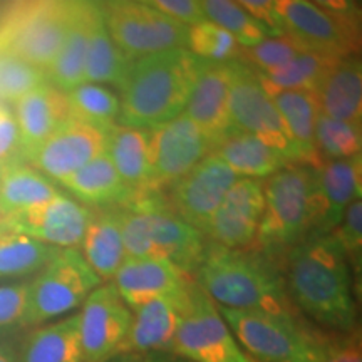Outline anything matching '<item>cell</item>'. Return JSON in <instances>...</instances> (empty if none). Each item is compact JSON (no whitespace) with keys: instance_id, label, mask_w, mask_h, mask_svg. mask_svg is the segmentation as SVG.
<instances>
[{"instance_id":"38","label":"cell","mask_w":362,"mask_h":362,"mask_svg":"<svg viewBox=\"0 0 362 362\" xmlns=\"http://www.w3.org/2000/svg\"><path fill=\"white\" fill-rule=\"evenodd\" d=\"M206 21L221 27L237 40L240 47H252L269 39L265 27L257 22L238 2L232 0H202Z\"/></svg>"},{"instance_id":"2","label":"cell","mask_w":362,"mask_h":362,"mask_svg":"<svg viewBox=\"0 0 362 362\" xmlns=\"http://www.w3.org/2000/svg\"><path fill=\"white\" fill-rule=\"evenodd\" d=\"M202 59L173 49L129 61L117 83V124L153 129L181 116L197 83Z\"/></svg>"},{"instance_id":"41","label":"cell","mask_w":362,"mask_h":362,"mask_svg":"<svg viewBox=\"0 0 362 362\" xmlns=\"http://www.w3.org/2000/svg\"><path fill=\"white\" fill-rule=\"evenodd\" d=\"M302 52L307 51L296 39L284 34L280 37H269L262 40L260 44L252 45V47H240L237 61L262 74V72L279 69V67L291 62L293 57H297Z\"/></svg>"},{"instance_id":"44","label":"cell","mask_w":362,"mask_h":362,"mask_svg":"<svg viewBox=\"0 0 362 362\" xmlns=\"http://www.w3.org/2000/svg\"><path fill=\"white\" fill-rule=\"evenodd\" d=\"M22 160L16 117L11 107L0 104V171Z\"/></svg>"},{"instance_id":"48","label":"cell","mask_w":362,"mask_h":362,"mask_svg":"<svg viewBox=\"0 0 362 362\" xmlns=\"http://www.w3.org/2000/svg\"><path fill=\"white\" fill-rule=\"evenodd\" d=\"M0 362H19L17 347L4 339H0Z\"/></svg>"},{"instance_id":"20","label":"cell","mask_w":362,"mask_h":362,"mask_svg":"<svg viewBox=\"0 0 362 362\" xmlns=\"http://www.w3.org/2000/svg\"><path fill=\"white\" fill-rule=\"evenodd\" d=\"M183 115L200 128L211 148L232 133L228 64L202 61L197 83Z\"/></svg>"},{"instance_id":"15","label":"cell","mask_w":362,"mask_h":362,"mask_svg":"<svg viewBox=\"0 0 362 362\" xmlns=\"http://www.w3.org/2000/svg\"><path fill=\"white\" fill-rule=\"evenodd\" d=\"M89 218L90 208L67 194L59 193L51 200L27 210L0 216V221L7 228L35 242L64 250L81 245Z\"/></svg>"},{"instance_id":"18","label":"cell","mask_w":362,"mask_h":362,"mask_svg":"<svg viewBox=\"0 0 362 362\" xmlns=\"http://www.w3.org/2000/svg\"><path fill=\"white\" fill-rule=\"evenodd\" d=\"M264 206V183L260 180L238 178L208 225L206 240L232 250L253 248Z\"/></svg>"},{"instance_id":"12","label":"cell","mask_w":362,"mask_h":362,"mask_svg":"<svg viewBox=\"0 0 362 362\" xmlns=\"http://www.w3.org/2000/svg\"><path fill=\"white\" fill-rule=\"evenodd\" d=\"M210 153V141L185 115L149 129L151 189L170 188Z\"/></svg>"},{"instance_id":"37","label":"cell","mask_w":362,"mask_h":362,"mask_svg":"<svg viewBox=\"0 0 362 362\" xmlns=\"http://www.w3.org/2000/svg\"><path fill=\"white\" fill-rule=\"evenodd\" d=\"M314 143L320 163L352 160V158L361 156V126L332 119V117L319 112L315 123Z\"/></svg>"},{"instance_id":"35","label":"cell","mask_w":362,"mask_h":362,"mask_svg":"<svg viewBox=\"0 0 362 362\" xmlns=\"http://www.w3.org/2000/svg\"><path fill=\"white\" fill-rule=\"evenodd\" d=\"M336 61L315 52H302L279 69L257 72V76L265 90H305L315 94Z\"/></svg>"},{"instance_id":"7","label":"cell","mask_w":362,"mask_h":362,"mask_svg":"<svg viewBox=\"0 0 362 362\" xmlns=\"http://www.w3.org/2000/svg\"><path fill=\"white\" fill-rule=\"evenodd\" d=\"M284 33L307 52L327 57L354 56L359 49V21L349 2L277 0Z\"/></svg>"},{"instance_id":"14","label":"cell","mask_w":362,"mask_h":362,"mask_svg":"<svg viewBox=\"0 0 362 362\" xmlns=\"http://www.w3.org/2000/svg\"><path fill=\"white\" fill-rule=\"evenodd\" d=\"M237 180L238 176L210 153L171 185L165 197L181 220L205 235L220 203Z\"/></svg>"},{"instance_id":"27","label":"cell","mask_w":362,"mask_h":362,"mask_svg":"<svg viewBox=\"0 0 362 362\" xmlns=\"http://www.w3.org/2000/svg\"><path fill=\"white\" fill-rule=\"evenodd\" d=\"M74 200L88 208H115L134 197L126 188L112 166L110 156L103 155L61 181Z\"/></svg>"},{"instance_id":"1","label":"cell","mask_w":362,"mask_h":362,"mask_svg":"<svg viewBox=\"0 0 362 362\" xmlns=\"http://www.w3.org/2000/svg\"><path fill=\"white\" fill-rule=\"evenodd\" d=\"M285 291L296 310L334 334H354L357 305L352 274L337 240L310 235L279 262Z\"/></svg>"},{"instance_id":"22","label":"cell","mask_w":362,"mask_h":362,"mask_svg":"<svg viewBox=\"0 0 362 362\" xmlns=\"http://www.w3.org/2000/svg\"><path fill=\"white\" fill-rule=\"evenodd\" d=\"M192 275L166 259H124L111 282L131 310L178 292Z\"/></svg>"},{"instance_id":"25","label":"cell","mask_w":362,"mask_h":362,"mask_svg":"<svg viewBox=\"0 0 362 362\" xmlns=\"http://www.w3.org/2000/svg\"><path fill=\"white\" fill-rule=\"evenodd\" d=\"M79 247L81 255L103 284L111 282L126 259L117 206L90 208L88 228Z\"/></svg>"},{"instance_id":"4","label":"cell","mask_w":362,"mask_h":362,"mask_svg":"<svg viewBox=\"0 0 362 362\" xmlns=\"http://www.w3.org/2000/svg\"><path fill=\"white\" fill-rule=\"evenodd\" d=\"M126 259L158 257L192 275L202 260L208 240L183 221L165 194L148 189L117 206Z\"/></svg>"},{"instance_id":"10","label":"cell","mask_w":362,"mask_h":362,"mask_svg":"<svg viewBox=\"0 0 362 362\" xmlns=\"http://www.w3.org/2000/svg\"><path fill=\"white\" fill-rule=\"evenodd\" d=\"M107 33L128 61L151 54L187 49L188 27L178 24L149 2H99Z\"/></svg>"},{"instance_id":"39","label":"cell","mask_w":362,"mask_h":362,"mask_svg":"<svg viewBox=\"0 0 362 362\" xmlns=\"http://www.w3.org/2000/svg\"><path fill=\"white\" fill-rule=\"evenodd\" d=\"M47 83V74L0 47V104H16Z\"/></svg>"},{"instance_id":"50","label":"cell","mask_w":362,"mask_h":362,"mask_svg":"<svg viewBox=\"0 0 362 362\" xmlns=\"http://www.w3.org/2000/svg\"><path fill=\"white\" fill-rule=\"evenodd\" d=\"M143 357L144 356H136V354H117L103 362H141Z\"/></svg>"},{"instance_id":"45","label":"cell","mask_w":362,"mask_h":362,"mask_svg":"<svg viewBox=\"0 0 362 362\" xmlns=\"http://www.w3.org/2000/svg\"><path fill=\"white\" fill-rule=\"evenodd\" d=\"M149 4L188 29L206 22L200 0H149Z\"/></svg>"},{"instance_id":"51","label":"cell","mask_w":362,"mask_h":362,"mask_svg":"<svg viewBox=\"0 0 362 362\" xmlns=\"http://www.w3.org/2000/svg\"><path fill=\"white\" fill-rule=\"evenodd\" d=\"M176 361H178V362H187V361H180V359H176Z\"/></svg>"},{"instance_id":"34","label":"cell","mask_w":362,"mask_h":362,"mask_svg":"<svg viewBox=\"0 0 362 362\" xmlns=\"http://www.w3.org/2000/svg\"><path fill=\"white\" fill-rule=\"evenodd\" d=\"M61 248L45 245L7 228L0 221V280L39 274L56 259Z\"/></svg>"},{"instance_id":"26","label":"cell","mask_w":362,"mask_h":362,"mask_svg":"<svg viewBox=\"0 0 362 362\" xmlns=\"http://www.w3.org/2000/svg\"><path fill=\"white\" fill-rule=\"evenodd\" d=\"M277 107L292 146L297 153L298 165L319 166L315 153L314 133L319 106L315 94L305 90H267Z\"/></svg>"},{"instance_id":"16","label":"cell","mask_w":362,"mask_h":362,"mask_svg":"<svg viewBox=\"0 0 362 362\" xmlns=\"http://www.w3.org/2000/svg\"><path fill=\"white\" fill-rule=\"evenodd\" d=\"M107 144H110L107 129L67 119L27 161L45 178L61 183L88 163L106 155Z\"/></svg>"},{"instance_id":"36","label":"cell","mask_w":362,"mask_h":362,"mask_svg":"<svg viewBox=\"0 0 362 362\" xmlns=\"http://www.w3.org/2000/svg\"><path fill=\"white\" fill-rule=\"evenodd\" d=\"M71 119L110 131L119 117V98L103 84L83 83L66 93Z\"/></svg>"},{"instance_id":"21","label":"cell","mask_w":362,"mask_h":362,"mask_svg":"<svg viewBox=\"0 0 362 362\" xmlns=\"http://www.w3.org/2000/svg\"><path fill=\"white\" fill-rule=\"evenodd\" d=\"M187 284L178 292L155 298V300L131 310L133 322H131L128 336L121 346L119 354L148 356L158 354V352L170 354L171 344H173L176 329L181 320V312H183Z\"/></svg>"},{"instance_id":"47","label":"cell","mask_w":362,"mask_h":362,"mask_svg":"<svg viewBox=\"0 0 362 362\" xmlns=\"http://www.w3.org/2000/svg\"><path fill=\"white\" fill-rule=\"evenodd\" d=\"M322 362H362L359 336H356V332L347 336L337 334L330 342Z\"/></svg>"},{"instance_id":"3","label":"cell","mask_w":362,"mask_h":362,"mask_svg":"<svg viewBox=\"0 0 362 362\" xmlns=\"http://www.w3.org/2000/svg\"><path fill=\"white\" fill-rule=\"evenodd\" d=\"M194 282L218 307L235 310L296 312L280 267L259 250H232L208 243Z\"/></svg>"},{"instance_id":"42","label":"cell","mask_w":362,"mask_h":362,"mask_svg":"<svg viewBox=\"0 0 362 362\" xmlns=\"http://www.w3.org/2000/svg\"><path fill=\"white\" fill-rule=\"evenodd\" d=\"M332 237L346 257L351 274L361 279L362 267V200L356 198L344 211L342 220L334 228Z\"/></svg>"},{"instance_id":"23","label":"cell","mask_w":362,"mask_h":362,"mask_svg":"<svg viewBox=\"0 0 362 362\" xmlns=\"http://www.w3.org/2000/svg\"><path fill=\"white\" fill-rule=\"evenodd\" d=\"M21 155L27 161L69 117L66 93L45 83L13 104Z\"/></svg>"},{"instance_id":"24","label":"cell","mask_w":362,"mask_h":362,"mask_svg":"<svg viewBox=\"0 0 362 362\" xmlns=\"http://www.w3.org/2000/svg\"><path fill=\"white\" fill-rule=\"evenodd\" d=\"M319 112L332 119L361 126L362 64L356 56L337 59L315 93Z\"/></svg>"},{"instance_id":"30","label":"cell","mask_w":362,"mask_h":362,"mask_svg":"<svg viewBox=\"0 0 362 362\" xmlns=\"http://www.w3.org/2000/svg\"><path fill=\"white\" fill-rule=\"evenodd\" d=\"M17 354L19 362H84L78 312L35 327Z\"/></svg>"},{"instance_id":"46","label":"cell","mask_w":362,"mask_h":362,"mask_svg":"<svg viewBox=\"0 0 362 362\" xmlns=\"http://www.w3.org/2000/svg\"><path fill=\"white\" fill-rule=\"evenodd\" d=\"M238 4L250 13L253 19L265 27L270 37H280L285 34L282 19H280L274 0H242Z\"/></svg>"},{"instance_id":"28","label":"cell","mask_w":362,"mask_h":362,"mask_svg":"<svg viewBox=\"0 0 362 362\" xmlns=\"http://www.w3.org/2000/svg\"><path fill=\"white\" fill-rule=\"evenodd\" d=\"M90 16H93V2H74V12L64 42L51 67L45 72L47 83L62 93H69L84 83Z\"/></svg>"},{"instance_id":"17","label":"cell","mask_w":362,"mask_h":362,"mask_svg":"<svg viewBox=\"0 0 362 362\" xmlns=\"http://www.w3.org/2000/svg\"><path fill=\"white\" fill-rule=\"evenodd\" d=\"M74 2H51L34 8L12 29L2 47L47 72L69 29Z\"/></svg>"},{"instance_id":"40","label":"cell","mask_w":362,"mask_h":362,"mask_svg":"<svg viewBox=\"0 0 362 362\" xmlns=\"http://www.w3.org/2000/svg\"><path fill=\"white\" fill-rule=\"evenodd\" d=\"M187 49L202 61L215 64H228L237 61L240 54L237 40L210 21L189 27Z\"/></svg>"},{"instance_id":"19","label":"cell","mask_w":362,"mask_h":362,"mask_svg":"<svg viewBox=\"0 0 362 362\" xmlns=\"http://www.w3.org/2000/svg\"><path fill=\"white\" fill-rule=\"evenodd\" d=\"M362 158L322 161L315 166L314 223L310 235H329L342 220L344 211L361 198ZM309 235V237H310Z\"/></svg>"},{"instance_id":"8","label":"cell","mask_w":362,"mask_h":362,"mask_svg":"<svg viewBox=\"0 0 362 362\" xmlns=\"http://www.w3.org/2000/svg\"><path fill=\"white\" fill-rule=\"evenodd\" d=\"M101 284L78 248H64L29 282L22 327H39L71 314Z\"/></svg>"},{"instance_id":"43","label":"cell","mask_w":362,"mask_h":362,"mask_svg":"<svg viewBox=\"0 0 362 362\" xmlns=\"http://www.w3.org/2000/svg\"><path fill=\"white\" fill-rule=\"evenodd\" d=\"M29 282L0 285V332L12 327H22Z\"/></svg>"},{"instance_id":"13","label":"cell","mask_w":362,"mask_h":362,"mask_svg":"<svg viewBox=\"0 0 362 362\" xmlns=\"http://www.w3.org/2000/svg\"><path fill=\"white\" fill-rule=\"evenodd\" d=\"M78 315L84 362H103L119 354L133 322V312L115 284L104 282L90 292Z\"/></svg>"},{"instance_id":"5","label":"cell","mask_w":362,"mask_h":362,"mask_svg":"<svg viewBox=\"0 0 362 362\" xmlns=\"http://www.w3.org/2000/svg\"><path fill=\"white\" fill-rule=\"evenodd\" d=\"M315 166L287 165L264 183V215L253 250L274 260L298 245L312 233L314 223Z\"/></svg>"},{"instance_id":"31","label":"cell","mask_w":362,"mask_h":362,"mask_svg":"<svg viewBox=\"0 0 362 362\" xmlns=\"http://www.w3.org/2000/svg\"><path fill=\"white\" fill-rule=\"evenodd\" d=\"M211 155L223 161L238 178H269L287 165H292L255 136L237 129L215 144Z\"/></svg>"},{"instance_id":"33","label":"cell","mask_w":362,"mask_h":362,"mask_svg":"<svg viewBox=\"0 0 362 362\" xmlns=\"http://www.w3.org/2000/svg\"><path fill=\"white\" fill-rule=\"evenodd\" d=\"M128 64L129 61L117 49L115 40L107 33L99 2H93L89 42L84 64V83L117 86Z\"/></svg>"},{"instance_id":"29","label":"cell","mask_w":362,"mask_h":362,"mask_svg":"<svg viewBox=\"0 0 362 362\" xmlns=\"http://www.w3.org/2000/svg\"><path fill=\"white\" fill-rule=\"evenodd\" d=\"M106 155L129 192L138 194L151 189L149 129L112 126Z\"/></svg>"},{"instance_id":"49","label":"cell","mask_w":362,"mask_h":362,"mask_svg":"<svg viewBox=\"0 0 362 362\" xmlns=\"http://www.w3.org/2000/svg\"><path fill=\"white\" fill-rule=\"evenodd\" d=\"M141 362H178L176 357L171 354H166V352H158V354H148L143 357Z\"/></svg>"},{"instance_id":"32","label":"cell","mask_w":362,"mask_h":362,"mask_svg":"<svg viewBox=\"0 0 362 362\" xmlns=\"http://www.w3.org/2000/svg\"><path fill=\"white\" fill-rule=\"evenodd\" d=\"M59 193L56 185L37 170L22 161L13 163L0 171V216L27 210Z\"/></svg>"},{"instance_id":"6","label":"cell","mask_w":362,"mask_h":362,"mask_svg":"<svg viewBox=\"0 0 362 362\" xmlns=\"http://www.w3.org/2000/svg\"><path fill=\"white\" fill-rule=\"evenodd\" d=\"M218 310L238 346L255 362H322L336 337L307 325L297 312Z\"/></svg>"},{"instance_id":"11","label":"cell","mask_w":362,"mask_h":362,"mask_svg":"<svg viewBox=\"0 0 362 362\" xmlns=\"http://www.w3.org/2000/svg\"><path fill=\"white\" fill-rule=\"evenodd\" d=\"M230 121L233 129L255 136L288 163L298 165L285 126L259 76L242 62H228Z\"/></svg>"},{"instance_id":"9","label":"cell","mask_w":362,"mask_h":362,"mask_svg":"<svg viewBox=\"0 0 362 362\" xmlns=\"http://www.w3.org/2000/svg\"><path fill=\"white\" fill-rule=\"evenodd\" d=\"M170 354L187 362H255L238 346L218 305L193 277L185 288L183 312Z\"/></svg>"}]
</instances>
